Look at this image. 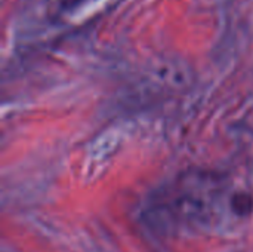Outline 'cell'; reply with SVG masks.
<instances>
[{
    "instance_id": "cell-1",
    "label": "cell",
    "mask_w": 253,
    "mask_h": 252,
    "mask_svg": "<svg viewBox=\"0 0 253 252\" xmlns=\"http://www.w3.org/2000/svg\"><path fill=\"white\" fill-rule=\"evenodd\" d=\"M87 0H59V10L61 12H73Z\"/></svg>"
}]
</instances>
